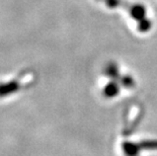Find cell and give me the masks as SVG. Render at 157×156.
Returning a JSON list of instances; mask_svg holds the SVG:
<instances>
[{"label":"cell","instance_id":"1","mask_svg":"<svg viewBox=\"0 0 157 156\" xmlns=\"http://www.w3.org/2000/svg\"><path fill=\"white\" fill-rule=\"evenodd\" d=\"M21 88V84L18 80H11L5 83H0V97H4L17 92Z\"/></svg>","mask_w":157,"mask_h":156},{"label":"cell","instance_id":"2","mask_svg":"<svg viewBox=\"0 0 157 156\" xmlns=\"http://www.w3.org/2000/svg\"><path fill=\"white\" fill-rule=\"evenodd\" d=\"M129 12L130 15L132 16V18L135 19L138 22L146 18V7L144 5L140 4V3L132 4L129 7Z\"/></svg>","mask_w":157,"mask_h":156},{"label":"cell","instance_id":"3","mask_svg":"<svg viewBox=\"0 0 157 156\" xmlns=\"http://www.w3.org/2000/svg\"><path fill=\"white\" fill-rule=\"evenodd\" d=\"M120 82H117L116 80L109 81V83H108L105 88H103V95L108 98H113L119 94L120 92Z\"/></svg>","mask_w":157,"mask_h":156},{"label":"cell","instance_id":"4","mask_svg":"<svg viewBox=\"0 0 157 156\" xmlns=\"http://www.w3.org/2000/svg\"><path fill=\"white\" fill-rule=\"evenodd\" d=\"M105 75L108 76V77L113 79V80H116V79L120 78L119 67H118V65H117L116 63H113V62L109 63V64L105 66Z\"/></svg>","mask_w":157,"mask_h":156},{"label":"cell","instance_id":"5","mask_svg":"<svg viewBox=\"0 0 157 156\" xmlns=\"http://www.w3.org/2000/svg\"><path fill=\"white\" fill-rule=\"evenodd\" d=\"M120 84L126 88H131L135 85L134 79L129 75H124L122 77H120Z\"/></svg>","mask_w":157,"mask_h":156},{"label":"cell","instance_id":"6","mask_svg":"<svg viewBox=\"0 0 157 156\" xmlns=\"http://www.w3.org/2000/svg\"><path fill=\"white\" fill-rule=\"evenodd\" d=\"M151 26H152V22L147 17L138 22V29L140 32H148L149 29H151Z\"/></svg>","mask_w":157,"mask_h":156}]
</instances>
